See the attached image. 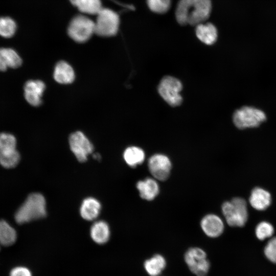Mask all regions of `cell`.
I'll list each match as a JSON object with an SVG mask.
<instances>
[{
  "label": "cell",
  "mask_w": 276,
  "mask_h": 276,
  "mask_svg": "<svg viewBox=\"0 0 276 276\" xmlns=\"http://www.w3.org/2000/svg\"><path fill=\"white\" fill-rule=\"evenodd\" d=\"M211 8V0H179L176 18L180 25L197 26L208 18Z\"/></svg>",
  "instance_id": "6da1fadb"
},
{
  "label": "cell",
  "mask_w": 276,
  "mask_h": 276,
  "mask_svg": "<svg viewBox=\"0 0 276 276\" xmlns=\"http://www.w3.org/2000/svg\"><path fill=\"white\" fill-rule=\"evenodd\" d=\"M46 202L44 196L38 193L30 194L18 209L15 219L18 224L42 218L46 216Z\"/></svg>",
  "instance_id": "7a4b0ae2"
},
{
  "label": "cell",
  "mask_w": 276,
  "mask_h": 276,
  "mask_svg": "<svg viewBox=\"0 0 276 276\" xmlns=\"http://www.w3.org/2000/svg\"><path fill=\"white\" fill-rule=\"evenodd\" d=\"M222 214L228 225L242 227L248 219V210L246 201L241 197H235L224 202L221 206Z\"/></svg>",
  "instance_id": "3957f363"
},
{
  "label": "cell",
  "mask_w": 276,
  "mask_h": 276,
  "mask_svg": "<svg viewBox=\"0 0 276 276\" xmlns=\"http://www.w3.org/2000/svg\"><path fill=\"white\" fill-rule=\"evenodd\" d=\"M266 120V115L263 110L249 106H242L233 115V123L239 129L257 127Z\"/></svg>",
  "instance_id": "277c9868"
},
{
  "label": "cell",
  "mask_w": 276,
  "mask_h": 276,
  "mask_svg": "<svg viewBox=\"0 0 276 276\" xmlns=\"http://www.w3.org/2000/svg\"><path fill=\"white\" fill-rule=\"evenodd\" d=\"M96 15L97 17L95 22V33L102 37H110L117 33L120 18L116 12L102 8Z\"/></svg>",
  "instance_id": "5b68a950"
},
{
  "label": "cell",
  "mask_w": 276,
  "mask_h": 276,
  "mask_svg": "<svg viewBox=\"0 0 276 276\" xmlns=\"http://www.w3.org/2000/svg\"><path fill=\"white\" fill-rule=\"evenodd\" d=\"M16 140L8 133H0V164L4 168L15 167L19 162L20 154L16 149Z\"/></svg>",
  "instance_id": "8992f818"
},
{
  "label": "cell",
  "mask_w": 276,
  "mask_h": 276,
  "mask_svg": "<svg viewBox=\"0 0 276 276\" xmlns=\"http://www.w3.org/2000/svg\"><path fill=\"white\" fill-rule=\"evenodd\" d=\"M67 33L75 41L84 42L95 33V22L82 15L76 16L68 25Z\"/></svg>",
  "instance_id": "52a82bcc"
},
{
  "label": "cell",
  "mask_w": 276,
  "mask_h": 276,
  "mask_svg": "<svg viewBox=\"0 0 276 276\" xmlns=\"http://www.w3.org/2000/svg\"><path fill=\"white\" fill-rule=\"evenodd\" d=\"M184 259L193 274L196 276H206L210 263L204 250L197 247H191L185 254Z\"/></svg>",
  "instance_id": "ba28073f"
},
{
  "label": "cell",
  "mask_w": 276,
  "mask_h": 276,
  "mask_svg": "<svg viewBox=\"0 0 276 276\" xmlns=\"http://www.w3.org/2000/svg\"><path fill=\"white\" fill-rule=\"evenodd\" d=\"M182 88V84L178 79L167 76L161 80L158 86V91L168 104L172 106H177L182 101L180 94Z\"/></svg>",
  "instance_id": "9c48e42d"
},
{
  "label": "cell",
  "mask_w": 276,
  "mask_h": 276,
  "mask_svg": "<svg viewBox=\"0 0 276 276\" xmlns=\"http://www.w3.org/2000/svg\"><path fill=\"white\" fill-rule=\"evenodd\" d=\"M148 167L154 178L159 181H165L170 176L172 163L167 155L157 153L152 155L149 158Z\"/></svg>",
  "instance_id": "30bf717a"
},
{
  "label": "cell",
  "mask_w": 276,
  "mask_h": 276,
  "mask_svg": "<svg viewBox=\"0 0 276 276\" xmlns=\"http://www.w3.org/2000/svg\"><path fill=\"white\" fill-rule=\"evenodd\" d=\"M71 150L80 162L87 160V156L93 151V146L81 131L73 133L69 137Z\"/></svg>",
  "instance_id": "8fae6325"
},
{
  "label": "cell",
  "mask_w": 276,
  "mask_h": 276,
  "mask_svg": "<svg viewBox=\"0 0 276 276\" xmlns=\"http://www.w3.org/2000/svg\"><path fill=\"white\" fill-rule=\"evenodd\" d=\"M200 227L208 237L217 238L223 233L224 225L219 216L214 214H209L201 220Z\"/></svg>",
  "instance_id": "7c38bea8"
},
{
  "label": "cell",
  "mask_w": 276,
  "mask_h": 276,
  "mask_svg": "<svg viewBox=\"0 0 276 276\" xmlns=\"http://www.w3.org/2000/svg\"><path fill=\"white\" fill-rule=\"evenodd\" d=\"M44 83L38 80H31L24 85V96L26 101L33 106H38L41 103V97L45 89Z\"/></svg>",
  "instance_id": "4fadbf2b"
},
{
  "label": "cell",
  "mask_w": 276,
  "mask_h": 276,
  "mask_svg": "<svg viewBox=\"0 0 276 276\" xmlns=\"http://www.w3.org/2000/svg\"><path fill=\"white\" fill-rule=\"evenodd\" d=\"M136 188L140 197L147 201L154 200L159 193V186L157 180L147 177L136 183Z\"/></svg>",
  "instance_id": "5bb4252c"
},
{
  "label": "cell",
  "mask_w": 276,
  "mask_h": 276,
  "mask_svg": "<svg viewBox=\"0 0 276 276\" xmlns=\"http://www.w3.org/2000/svg\"><path fill=\"white\" fill-rule=\"evenodd\" d=\"M271 196L265 189L256 187L251 191L249 202L250 205L258 211L266 210L271 204Z\"/></svg>",
  "instance_id": "9a60e30c"
},
{
  "label": "cell",
  "mask_w": 276,
  "mask_h": 276,
  "mask_svg": "<svg viewBox=\"0 0 276 276\" xmlns=\"http://www.w3.org/2000/svg\"><path fill=\"white\" fill-rule=\"evenodd\" d=\"M22 60L18 53L11 48H0V71H6L8 67H19Z\"/></svg>",
  "instance_id": "2e32d148"
},
{
  "label": "cell",
  "mask_w": 276,
  "mask_h": 276,
  "mask_svg": "<svg viewBox=\"0 0 276 276\" xmlns=\"http://www.w3.org/2000/svg\"><path fill=\"white\" fill-rule=\"evenodd\" d=\"M75 73L72 67L64 61H61L56 64L54 78L60 84H70L75 79Z\"/></svg>",
  "instance_id": "e0dca14e"
},
{
  "label": "cell",
  "mask_w": 276,
  "mask_h": 276,
  "mask_svg": "<svg viewBox=\"0 0 276 276\" xmlns=\"http://www.w3.org/2000/svg\"><path fill=\"white\" fill-rule=\"evenodd\" d=\"M216 28L211 23H201L196 26V34L197 38L208 45L214 44L218 37Z\"/></svg>",
  "instance_id": "ac0fdd59"
},
{
  "label": "cell",
  "mask_w": 276,
  "mask_h": 276,
  "mask_svg": "<svg viewBox=\"0 0 276 276\" xmlns=\"http://www.w3.org/2000/svg\"><path fill=\"white\" fill-rule=\"evenodd\" d=\"M100 210V203L95 198L88 197L83 201L80 207V213L84 219L91 221L98 217Z\"/></svg>",
  "instance_id": "d6986e66"
},
{
  "label": "cell",
  "mask_w": 276,
  "mask_h": 276,
  "mask_svg": "<svg viewBox=\"0 0 276 276\" xmlns=\"http://www.w3.org/2000/svg\"><path fill=\"white\" fill-rule=\"evenodd\" d=\"M90 234L94 242L99 244H104L110 237L109 226L104 221L95 222L90 228Z\"/></svg>",
  "instance_id": "ffe728a7"
},
{
  "label": "cell",
  "mask_w": 276,
  "mask_h": 276,
  "mask_svg": "<svg viewBox=\"0 0 276 276\" xmlns=\"http://www.w3.org/2000/svg\"><path fill=\"white\" fill-rule=\"evenodd\" d=\"M166 266V259L160 254L154 255L144 263L145 270L150 276H159Z\"/></svg>",
  "instance_id": "44dd1931"
},
{
  "label": "cell",
  "mask_w": 276,
  "mask_h": 276,
  "mask_svg": "<svg viewBox=\"0 0 276 276\" xmlns=\"http://www.w3.org/2000/svg\"><path fill=\"white\" fill-rule=\"evenodd\" d=\"M123 158L129 166L134 168L144 162L145 153L142 148L136 146H131L125 150Z\"/></svg>",
  "instance_id": "7402d4cb"
},
{
  "label": "cell",
  "mask_w": 276,
  "mask_h": 276,
  "mask_svg": "<svg viewBox=\"0 0 276 276\" xmlns=\"http://www.w3.org/2000/svg\"><path fill=\"white\" fill-rule=\"evenodd\" d=\"M17 234L14 228L5 220H0V245L9 246L13 244L16 240Z\"/></svg>",
  "instance_id": "603a6c76"
},
{
  "label": "cell",
  "mask_w": 276,
  "mask_h": 276,
  "mask_svg": "<svg viewBox=\"0 0 276 276\" xmlns=\"http://www.w3.org/2000/svg\"><path fill=\"white\" fill-rule=\"evenodd\" d=\"M80 11L88 14H97L102 8L101 0H70Z\"/></svg>",
  "instance_id": "cb8c5ba5"
},
{
  "label": "cell",
  "mask_w": 276,
  "mask_h": 276,
  "mask_svg": "<svg viewBox=\"0 0 276 276\" xmlns=\"http://www.w3.org/2000/svg\"><path fill=\"white\" fill-rule=\"evenodd\" d=\"M15 21L8 16L0 17V36L5 38L12 37L16 30Z\"/></svg>",
  "instance_id": "d4e9b609"
},
{
  "label": "cell",
  "mask_w": 276,
  "mask_h": 276,
  "mask_svg": "<svg viewBox=\"0 0 276 276\" xmlns=\"http://www.w3.org/2000/svg\"><path fill=\"white\" fill-rule=\"evenodd\" d=\"M256 235L260 240H263L272 236L274 228L271 224L267 221H262L258 224L255 229Z\"/></svg>",
  "instance_id": "484cf974"
},
{
  "label": "cell",
  "mask_w": 276,
  "mask_h": 276,
  "mask_svg": "<svg viewBox=\"0 0 276 276\" xmlns=\"http://www.w3.org/2000/svg\"><path fill=\"white\" fill-rule=\"evenodd\" d=\"M149 9L157 13L166 12L170 6V0H147Z\"/></svg>",
  "instance_id": "4316f807"
},
{
  "label": "cell",
  "mask_w": 276,
  "mask_h": 276,
  "mask_svg": "<svg viewBox=\"0 0 276 276\" xmlns=\"http://www.w3.org/2000/svg\"><path fill=\"white\" fill-rule=\"evenodd\" d=\"M264 253L269 261L276 264V237L269 240L264 248Z\"/></svg>",
  "instance_id": "83f0119b"
},
{
  "label": "cell",
  "mask_w": 276,
  "mask_h": 276,
  "mask_svg": "<svg viewBox=\"0 0 276 276\" xmlns=\"http://www.w3.org/2000/svg\"><path fill=\"white\" fill-rule=\"evenodd\" d=\"M10 276H32V274L27 268L17 267L11 270Z\"/></svg>",
  "instance_id": "f1b7e54d"
},
{
  "label": "cell",
  "mask_w": 276,
  "mask_h": 276,
  "mask_svg": "<svg viewBox=\"0 0 276 276\" xmlns=\"http://www.w3.org/2000/svg\"><path fill=\"white\" fill-rule=\"evenodd\" d=\"M94 157L96 159H101V156L98 153H95L94 154Z\"/></svg>",
  "instance_id": "f546056e"
},
{
  "label": "cell",
  "mask_w": 276,
  "mask_h": 276,
  "mask_svg": "<svg viewBox=\"0 0 276 276\" xmlns=\"http://www.w3.org/2000/svg\"></svg>",
  "instance_id": "4dcf8cb0"
}]
</instances>
